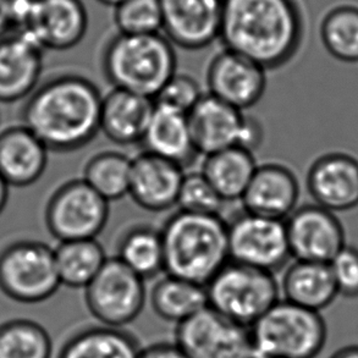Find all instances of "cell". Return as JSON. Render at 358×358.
Segmentation results:
<instances>
[{
	"label": "cell",
	"instance_id": "38",
	"mask_svg": "<svg viewBox=\"0 0 358 358\" xmlns=\"http://www.w3.org/2000/svg\"><path fill=\"white\" fill-rule=\"evenodd\" d=\"M13 27V0H0V38L5 37Z\"/></svg>",
	"mask_w": 358,
	"mask_h": 358
},
{
	"label": "cell",
	"instance_id": "27",
	"mask_svg": "<svg viewBox=\"0 0 358 358\" xmlns=\"http://www.w3.org/2000/svg\"><path fill=\"white\" fill-rule=\"evenodd\" d=\"M150 301L155 315L176 325L208 306L204 286L169 274L155 282Z\"/></svg>",
	"mask_w": 358,
	"mask_h": 358
},
{
	"label": "cell",
	"instance_id": "28",
	"mask_svg": "<svg viewBox=\"0 0 358 358\" xmlns=\"http://www.w3.org/2000/svg\"><path fill=\"white\" fill-rule=\"evenodd\" d=\"M117 258L143 280L164 273V247L160 229L147 224L131 225L122 233Z\"/></svg>",
	"mask_w": 358,
	"mask_h": 358
},
{
	"label": "cell",
	"instance_id": "26",
	"mask_svg": "<svg viewBox=\"0 0 358 358\" xmlns=\"http://www.w3.org/2000/svg\"><path fill=\"white\" fill-rule=\"evenodd\" d=\"M142 348L124 328L88 327L65 343L58 358H137Z\"/></svg>",
	"mask_w": 358,
	"mask_h": 358
},
{
	"label": "cell",
	"instance_id": "37",
	"mask_svg": "<svg viewBox=\"0 0 358 358\" xmlns=\"http://www.w3.org/2000/svg\"><path fill=\"white\" fill-rule=\"evenodd\" d=\"M137 358H189L178 345L169 343L150 345L142 348Z\"/></svg>",
	"mask_w": 358,
	"mask_h": 358
},
{
	"label": "cell",
	"instance_id": "22",
	"mask_svg": "<svg viewBox=\"0 0 358 358\" xmlns=\"http://www.w3.org/2000/svg\"><path fill=\"white\" fill-rule=\"evenodd\" d=\"M153 109V99L112 88L103 94L99 132L114 145L141 143Z\"/></svg>",
	"mask_w": 358,
	"mask_h": 358
},
{
	"label": "cell",
	"instance_id": "31",
	"mask_svg": "<svg viewBox=\"0 0 358 358\" xmlns=\"http://www.w3.org/2000/svg\"><path fill=\"white\" fill-rule=\"evenodd\" d=\"M320 36L325 50L344 63L358 62V5H335L320 21Z\"/></svg>",
	"mask_w": 358,
	"mask_h": 358
},
{
	"label": "cell",
	"instance_id": "15",
	"mask_svg": "<svg viewBox=\"0 0 358 358\" xmlns=\"http://www.w3.org/2000/svg\"><path fill=\"white\" fill-rule=\"evenodd\" d=\"M88 14L83 0H32L24 31L45 50H69L87 34Z\"/></svg>",
	"mask_w": 358,
	"mask_h": 358
},
{
	"label": "cell",
	"instance_id": "12",
	"mask_svg": "<svg viewBox=\"0 0 358 358\" xmlns=\"http://www.w3.org/2000/svg\"><path fill=\"white\" fill-rule=\"evenodd\" d=\"M285 227L291 257L296 261L330 263L346 245L339 218L318 204L297 207Z\"/></svg>",
	"mask_w": 358,
	"mask_h": 358
},
{
	"label": "cell",
	"instance_id": "23",
	"mask_svg": "<svg viewBox=\"0 0 358 358\" xmlns=\"http://www.w3.org/2000/svg\"><path fill=\"white\" fill-rule=\"evenodd\" d=\"M145 152L185 166L199 157L187 114L155 104L143 140Z\"/></svg>",
	"mask_w": 358,
	"mask_h": 358
},
{
	"label": "cell",
	"instance_id": "21",
	"mask_svg": "<svg viewBox=\"0 0 358 358\" xmlns=\"http://www.w3.org/2000/svg\"><path fill=\"white\" fill-rule=\"evenodd\" d=\"M48 152L26 126H10L0 132V176L14 187L34 185L47 169Z\"/></svg>",
	"mask_w": 358,
	"mask_h": 358
},
{
	"label": "cell",
	"instance_id": "3",
	"mask_svg": "<svg viewBox=\"0 0 358 358\" xmlns=\"http://www.w3.org/2000/svg\"><path fill=\"white\" fill-rule=\"evenodd\" d=\"M160 233L165 274L206 286L230 261L228 224L220 215L178 210Z\"/></svg>",
	"mask_w": 358,
	"mask_h": 358
},
{
	"label": "cell",
	"instance_id": "16",
	"mask_svg": "<svg viewBox=\"0 0 358 358\" xmlns=\"http://www.w3.org/2000/svg\"><path fill=\"white\" fill-rule=\"evenodd\" d=\"M307 189L315 204L331 212L358 206V160L343 152L320 155L310 164Z\"/></svg>",
	"mask_w": 358,
	"mask_h": 358
},
{
	"label": "cell",
	"instance_id": "30",
	"mask_svg": "<svg viewBox=\"0 0 358 358\" xmlns=\"http://www.w3.org/2000/svg\"><path fill=\"white\" fill-rule=\"evenodd\" d=\"M132 158L120 150L92 155L83 168V179L108 202L129 196Z\"/></svg>",
	"mask_w": 358,
	"mask_h": 358
},
{
	"label": "cell",
	"instance_id": "2",
	"mask_svg": "<svg viewBox=\"0 0 358 358\" xmlns=\"http://www.w3.org/2000/svg\"><path fill=\"white\" fill-rule=\"evenodd\" d=\"M103 94L78 73H62L38 85L22 108V125L52 152L70 153L99 134Z\"/></svg>",
	"mask_w": 358,
	"mask_h": 358
},
{
	"label": "cell",
	"instance_id": "34",
	"mask_svg": "<svg viewBox=\"0 0 358 358\" xmlns=\"http://www.w3.org/2000/svg\"><path fill=\"white\" fill-rule=\"evenodd\" d=\"M225 203L227 202L219 196L201 170L185 173L176 202L179 210L220 215Z\"/></svg>",
	"mask_w": 358,
	"mask_h": 358
},
{
	"label": "cell",
	"instance_id": "33",
	"mask_svg": "<svg viewBox=\"0 0 358 358\" xmlns=\"http://www.w3.org/2000/svg\"><path fill=\"white\" fill-rule=\"evenodd\" d=\"M113 9L119 34H162L160 0H124Z\"/></svg>",
	"mask_w": 358,
	"mask_h": 358
},
{
	"label": "cell",
	"instance_id": "13",
	"mask_svg": "<svg viewBox=\"0 0 358 358\" xmlns=\"http://www.w3.org/2000/svg\"><path fill=\"white\" fill-rule=\"evenodd\" d=\"M224 0H160L162 34L174 47L201 50L219 41Z\"/></svg>",
	"mask_w": 358,
	"mask_h": 358
},
{
	"label": "cell",
	"instance_id": "17",
	"mask_svg": "<svg viewBox=\"0 0 358 358\" xmlns=\"http://www.w3.org/2000/svg\"><path fill=\"white\" fill-rule=\"evenodd\" d=\"M300 182L287 165L269 162L257 165L241 202L243 210L286 220L299 207Z\"/></svg>",
	"mask_w": 358,
	"mask_h": 358
},
{
	"label": "cell",
	"instance_id": "29",
	"mask_svg": "<svg viewBox=\"0 0 358 358\" xmlns=\"http://www.w3.org/2000/svg\"><path fill=\"white\" fill-rule=\"evenodd\" d=\"M60 284L71 289H86L102 269L108 257L97 238L73 240L54 248Z\"/></svg>",
	"mask_w": 358,
	"mask_h": 358
},
{
	"label": "cell",
	"instance_id": "7",
	"mask_svg": "<svg viewBox=\"0 0 358 358\" xmlns=\"http://www.w3.org/2000/svg\"><path fill=\"white\" fill-rule=\"evenodd\" d=\"M62 286L54 248L34 240H20L0 252V290L20 303L48 300Z\"/></svg>",
	"mask_w": 358,
	"mask_h": 358
},
{
	"label": "cell",
	"instance_id": "19",
	"mask_svg": "<svg viewBox=\"0 0 358 358\" xmlns=\"http://www.w3.org/2000/svg\"><path fill=\"white\" fill-rule=\"evenodd\" d=\"M44 49L27 32L0 38V103L29 98L38 86Z\"/></svg>",
	"mask_w": 358,
	"mask_h": 358
},
{
	"label": "cell",
	"instance_id": "24",
	"mask_svg": "<svg viewBox=\"0 0 358 358\" xmlns=\"http://www.w3.org/2000/svg\"><path fill=\"white\" fill-rule=\"evenodd\" d=\"M284 300L307 310L329 307L339 296L329 263L295 261L286 268L280 284Z\"/></svg>",
	"mask_w": 358,
	"mask_h": 358
},
{
	"label": "cell",
	"instance_id": "20",
	"mask_svg": "<svg viewBox=\"0 0 358 358\" xmlns=\"http://www.w3.org/2000/svg\"><path fill=\"white\" fill-rule=\"evenodd\" d=\"M187 117L199 155L206 157L241 145L247 122L245 112L204 93Z\"/></svg>",
	"mask_w": 358,
	"mask_h": 358
},
{
	"label": "cell",
	"instance_id": "32",
	"mask_svg": "<svg viewBox=\"0 0 358 358\" xmlns=\"http://www.w3.org/2000/svg\"><path fill=\"white\" fill-rule=\"evenodd\" d=\"M53 343L42 325L29 320L0 324V358H50Z\"/></svg>",
	"mask_w": 358,
	"mask_h": 358
},
{
	"label": "cell",
	"instance_id": "35",
	"mask_svg": "<svg viewBox=\"0 0 358 358\" xmlns=\"http://www.w3.org/2000/svg\"><path fill=\"white\" fill-rule=\"evenodd\" d=\"M204 93L192 76L187 73H175L155 98V104L189 114L199 102Z\"/></svg>",
	"mask_w": 358,
	"mask_h": 358
},
{
	"label": "cell",
	"instance_id": "11",
	"mask_svg": "<svg viewBox=\"0 0 358 358\" xmlns=\"http://www.w3.org/2000/svg\"><path fill=\"white\" fill-rule=\"evenodd\" d=\"M175 344L189 358H252L251 329L207 306L176 325Z\"/></svg>",
	"mask_w": 358,
	"mask_h": 358
},
{
	"label": "cell",
	"instance_id": "40",
	"mask_svg": "<svg viewBox=\"0 0 358 358\" xmlns=\"http://www.w3.org/2000/svg\"><path fill=\"white\" fill-rule=\"evenodd\" d=\"M9 185L5 182V180L0 176V213L4 210L5 206L9 199Z\"/></svg>",
	"mask_w": 358,
	"mask_h": 358
},
{
	"label": "cell",
	"instance_id": "25",
	"mask_svg": "<svg viewBox=\"0 0 358 358\" xmlns=\"http://www.w3.org/2000/svg\"><path fill=\"white\" fill-rule=\"evenodd\" d=\"M255 155L235 145L206 155L202 174L225 202L241 201L257 168Z\"/></svg>",
	"mask_w": 358,
	"mask_h": 358
},
{
	"label": "cell",
	"instance_id": "18",
	"mask_svg": "<svg viewBox=\"0 0 358 358\" xmlns=\"http://www.w3.org/2000/svg\"><path fill=\"white\" fill-rule=\"evenodd\" d=\"M184 175L179 164L142 150L132 158L129 196L147 212H166L176 206Z\"/></svg>",
	"mask_w": 358,
	"mask_h": 358
},
{
	"label": "cell",
	"instance_id": "5",
	"mask_svg": "<svg viewBox=\"0 0 358 358\" xmlns=\"http://www.w3.org/2000/svg\"><path fill=\"white\" fill-rule=\"evenodd\" d=\"M250 329L256 354L269 358H315L328 338L320 312L281 299Z\"/></svg>",
	"mask_w": 358,
	"mask_h": 358
},
{
	"label": "cell",
	"instance_id": "4",
	"mask_svg": "<svg viewBox=\"0 0 358 358\" xmlns=\"http://www.w3.org/2000/svg\"><path fill=\"white\" fill-rule=\"evenodd\" d=\"M103 76L113 88L155 101L178 73L175 47L162 34H114L102 50Z\"/></svg>",
	"mask_w": 358,
	"mask_h": 358
},
{
	"label": "cell",
	"instance_id": "42",
	"mask_svg": "<svg viewBox=\"0 0 358 358\" xmlns=\"http://www.w3.org/2000/svg\"><path fill=\"white\" fill-rule=\"evenodd\" d=\"M252 358H269V357H266V356H261V355H257L256 354Z\"/></svg>",
	"mask_w": 358,
	"mask_h": 358
},
{
	"label": "cell",
	"instance_id": "41",
	"mask_svg": "<svg viewBox=\"0 0 358 358\" xmlns=\"http://www.w3.org/2000/svg\"><path fill=\"white\" fill-rule=\"evenodd\" d=\"M97 1L101 4L106 5V6L115 8L117 4H120L121 1H124V0H97Z\"/></svg>",
	"mask_w": 358,
	"mask_h": 358
},
{
	"label": "cell",
	"instance_id": "6",
	"mask_svg": "<svg viewBox=\"0 0 358 358\" xmlns=\"http://www.w3.org/2000/svg\"><path fill=\"white\" fill-rule=\"evenodd\" d=\"M204 287L210 308L248 328L280 300V284L275 274L233 261Z\"/></svg>",
	"mask_w": 358,
	"mask_h": 358
},
{
	"label": "cell",
	"instance_id": "9",
	"mask_svg": "<svg viewBox=\"0 0 358 358\" xmlns=\"http://www.w3.org/2000/svg\"><path fill=\"white\" fill-rule=\"evenodd\" d=\"M145 282L117 257L108 258L85 289V302L99 324L124 328L143 310L147 300Z\"/></svg>",
	"mask_w": 358,
	"mask_h": 358
},
{
	"label": "cell",
	"instance_id": "10",
	"mask_svg": "<svg viewBox=\"0 0 358 358\" xmlns=\"http://www.w3.org/2000/svg\"><path fill=\"white\" fill-rule=\"evenodd\" d=\"M227 224L230 261L275 274L292 258L285 220L242 210Z\"/></svg>",
	"mask_w": 358,
	"mask_h": 358
},
{
	"label": "cell",
	"instance_id": "14",
	"mask_svg": "<svg viewBox=\"0 0 358 358\" xmlns=\"http://www.w3.org/2000/svg\"><path fill=\"white\" fill-rule=\"evenodd\" d=\"M208 94L241 112L261 102L266 90V70L240 54L223 48L206 71Z\"/></svg>",
	"mask_w": 358,
	"mask_h": 358
},
{
	"label": "cell",
	"instance_id": "36",
	"mask_svg": "<svg viewBox=\"0 0 358 358\" xmlns=\"http://www.w3.org/2000/svg\"><path fill=\"white\" fill-rule=\"evenodd\" d=\"M335 285L339 295L357 299L358 297V248L345 245L339 253L330 261Z\"/></svg>",
	"mask_w": 358,
	"mask_h": 358
},
{
	"label": "cell",
	"instance_id": "1",
	"mask_svg": "<svg viewBox=\"0 0 358 358\" xmlns=\"http://www.w3.org/2000/svg\"><path fill=\"white\" fill-rule=\"evenodd\" d=\"M305 29L296 0H224L219 41L223 48L271 71L295 58Z\"/></svg>",
	"mask_w": 358,
	"mask_h": 358
},
{
	"label": "cell",
	"instance_id": "8",
	"mask_svg": "<svg viewBox=\"0 0 358 358\" xmlns=\"http://www.w3.org/2000/svg\"><path fill=\"white\" fill-rule=\"evenodd\" d=\"M109 202L81 179L59 186L45 207V225L59 242L97 238L109 219Z\"/></svg>",
	"mask_w": 358,
	"mask_h": 358
},
{
	"label": "cell",
	"instance_id": "39",
	"mask_svg": "<svg viewBox=\"0 0 358 358\" xmlns=\"http://www.w3.org/2000/svg\"><path fill=\"white\" fill-rule=\"evenodd\" d=\"M330 358H358V345L345 346L336 351Z\"/></svg>",
	"mask_w": 358,
	"mask_h": 358
}]
</instances>
